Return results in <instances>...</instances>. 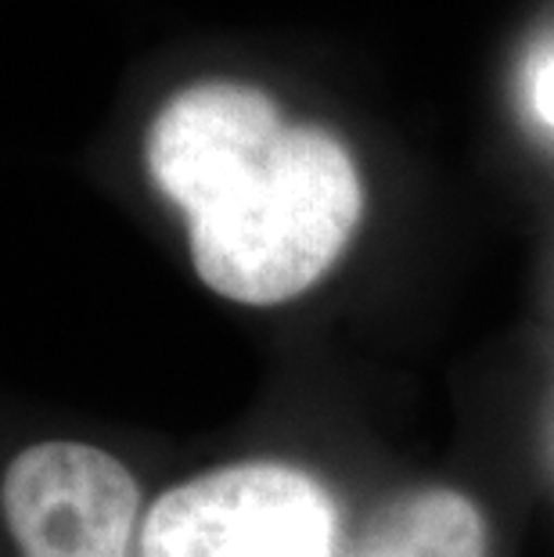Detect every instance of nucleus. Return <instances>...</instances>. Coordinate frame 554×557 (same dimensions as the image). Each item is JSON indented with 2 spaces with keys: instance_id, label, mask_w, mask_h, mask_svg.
<instances>
[{
  "instance_id": "obj_1",
  "label": "nucleus",
  "mask_w": 554,
  "mask_h": 557,
  "mask_svg": "<svg viewBox=\"0 0 554 557\" xmlns=\"http://www.w3.org/2000/svg\"><path fill=\"white\" fill-rule=\"evenodd\" d=\"M148 173L184 209L195 270L231 302L278 306L321 281L360 223L357 162L321 126L285 123L249 83H195L162 104Z\"/></svg>"
},
{
  "instance_id": "obj_2",
  "label": "nucleus",
  "mask_w": 554,
  "mask_h": 557,
  "mask_svg": "<svg viewBox=\"0 0 554 557\" xmlns=\"http://www.w3.org/2000/svg\"><path fill=\"white\" fill-rule=\"evenodd\" d=\"M335 504L321 482L278 460H242L162 493L140 557H332Z\"/></svg>"
},
{
  "instance_id": "obj_3",
  "label": "nucleus",
  "mask_w": 554,
  "mask_h": 557,
  "mask_svg": "<svg viewBox=\"0 0 554 557\" xmlns=\"http://www.w3.org/2000/svg\"><path fill=\"white\" fill-rule=\"evenodd\" d=\"M0 507L22 557H130L140 490L112 454L54 438L15 454Z\"/></svg>"
},
{
  "instance_id": "obj_4",
  "label": "nucleus",
  "mask_w": 554,
  "mask_h": 557,
  "mask_svg": "<svg viewBox=\"0 0 554 557\" xmlns=\"http://www.w3.org/2000/svg\"><path fill=\"white\" fill-rule=\"evenodd\" d=\"M353 557H487V521L471 496L429 485L379 507Z\"/></svg>"
},
{
  "instance_id": "obj_5",
  "label": "nucleus",
  "mask_w": 554,
  "mask_h": 557,
  "mask_svg": "<svg viewBox=\"0 0 554 557\" xmlns=\"http://www.w3.org/2000/svg\"><path fill=\"white\" fill-rule=\"evenodd\" d=\"M533 109L547 126H554V58L540 65L533 76Z\"/></svg>"
}]
</instances>
